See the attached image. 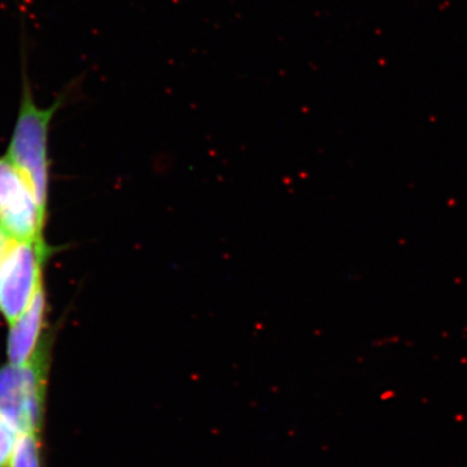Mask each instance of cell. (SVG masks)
<instances>
[{
	"mask_svg": "<svg viewBox=\"0 0 467 467\" xmlns=\"http://www.w3.org/2000/svg\"><path fill=\"white\" fill-rule=\"evenodd\" d=\"M20 433L0 414V467H11Z\"/></svg>",
	"mask_w": 467,
	"mask_h": 467,
	"instance_id": "cell-7",
	"label": "cell"
},
{
	"mask_svg": "<svg viewBox=\"0 0 467 467\" xmlns=\"http://www.w3.org/2000/svg\"><path fill=\"white\" fill-rule=\"evenodd\" d=\"M47 213L40 208L32 186L9 161L0 157V227L13 240L40 239Z\"/></svg>",
	"mask_w": 467,
	"mask_h": 467,
	"instance_id": "cell-4",
	"label": "cell"
},
{
	"mask_svg": "<svg viewBox=\"0 0 467 467\" xmlns=\"http://www.w3.org/2000/svg\"><path fill=\"white\" fill-rule=\"evenodd\" d=\"M53 253L44 238L15 242L0 263V317L12 325L43 286V269Z\"/></svg>",
	"mask_w": 467,
	"mask_h": 467,
	"instance_id": "cell-3",
	"label": "cell"
},
{
	"mask_svg": "<svg viewBox=\"0 0 467 467\" xmlns=\"http://www.w3.org/2000/svg\"><path fill=\"white\" fill-rule=\"evenodd\" d=\"M15 242L16 240H13L3 228L0 227V263L3 262L5 255L8 253V251L11 249Z\"/></svg>",
	"mask_w": 467,
	"mask_h": 467,
	"instance_id": "cell-8",
	"label": "cell"
},
{
	"mask_svg": "<svg viewBox=\"0 0 467 467\" xmlns=\"http://www.w3.org/2000/svg\"><path fill=\"white\" fill-rule=\"evenodd\" d=\"M25 63L24 59L20 108L5 156L32 186L40 208L47 213L51 166L48 157V135L52 118L63 105L64 98L60 96L47 108L38 105Z\"/></svg>",
	"mask_w": 467,
	"mask_h": 467,
	"instance_id": "cell-1",
	"label": "cell"
},
{
	"mask_svg": "<svg viewBox=\"0 0 467 467\" xmlns=\"http://www.w3.org/2000/svg\"><path fill=\"white\" fill-rule=\"evenodd\" d=\"M52 336L25 365L0 366V414L20 435L40 437Z\"/></svg>",
	"mask_w": 467,
	"mask_h": 467,
	"instance_id": "cell-2",
	"label": "cell"
},
{
	"mask_svg": "<svg viewBox=\"0 0 467 467\" xmlns=\"http://www.w3.org/2000/svg\"><path fill=\"white\" fill-rule=\"evenodd\" d=\"M47 310V294L43 284L28 309L12 325H9L7 336V358L9 363H29L39 352L44 342L51 335L46 331Z\"/></svg>",
	"mask_w": 467,
	"mask_h": 467,
	"instance_id": "cell-5",
	"label": "cell"
},
{
	"mask_svg": "<svg viewBox=\"0 0 467 467\" xmlns=\"http://www.w3.org/2000/svg\"><path fill=\"white\" fill-rule=\"evenodd\" d=\"M11 467H42L40 437L20 435Z\"/></svg>",
	"mask_w": 467,
	"mask_h": 467,
	"instance_id": "cell-6",
	"label": "cell"
}]
</instances>
